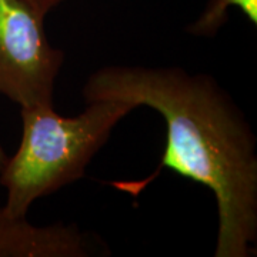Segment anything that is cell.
I'll list each match as a JSON object with an SVG mask.
<instances>
[{"label":"cell","mask_w":257,"mask_h":257,"mask_svg":"<svg viewBox=\"0 0 257 257\" xmlns=\"http://www.w3.org/2000/svg\"><path fill=\"white\" fill-rule=\"evenodd\" d=\"M86 101L147 106L166 121L159 167L142 182H116L138 196L162 169L209 187L217 204L216 257H247L257 241L256 136L243 111L211 76L182 67L104 66L83 86Z\"/></svg>","instance_id":"cell-1"},{"label":"cell","mask_w":257,"mask_h":257,"mask_svg":"<svg viewBox=\"0 0 257 257\" xmlns=\"http://www.w3.org/2000/svg\"><path fill=\"white\" fill-rule=\"evenodd\" d=\"M135 109L124 101L93 100L80 114L66 117L53 106L22 107L20 145L0 172L8 192L3 213L26 217L37 199L82 179L116 124Z\"/></svg>","instance_id":"cell-2"},{"label":"cell","mask_w":257,"mask_h":257,"mask_svg":"<svg viewBox=\"0 0 257 257\" xmlns=\"http://www.w3.org/2000/svg\"><path fill=\"white\" fill-rule=\"evenodd\" d=\"M45 18L28 0H0V94L20 107L53 106L64 55L49 42Z\"/></svg>","instance_id":"cell-3"},{"label":"cell","mask_w":257,"mask_h":257,"mask_svg":"<svg viewBox=\"0 0 257 257\" xmlns=\"http://www.w3.org/2000/svg\"><path fill=\"white\" fill-rule=\"evenodd\" d=\"M103 241L74 224L33 226L0 207V257H86L101 254Z\"/></svg>","instance_id":"cell-4"},{"label":"cell","mask_w":257,"mask_h":257,"mask_svg":"<svg viewBox=\"0 0 257 257\" xmlns=\"http://www.w3.org/2000/svg\"><path fill=\"white\" fill-rule=\"evenodd\" d=\"M230 8H237L241 10L250 20V23L256 26L257 0H210L199 19L187 28L189 33L199 37L214 36L226 23Z\"/></svg>","instance_id":"cell-5"},{"label":"cell","mask_w":257,"mask_h":257,"mask_svg":"<svg viewBox=\"0 0 257 257\" xmlns=\"http://www.w3.org/2000/svg\"><path fill=\"white\" fill-rule=\"evenodd\" d=\"M28 2L37 10V12H39V13H42V15L46 16L50 10L53 9V8H56L57 5H60L64 0H28Z\"/></svg>","instance_id":"cell-6"},{"label":"cell","mask_w":257,"mask_h":257,"mask_svg":"<svg viewBox=\"0 0 257 257\" xmlns=\"http://www.w3.org/2000/svg\"><path fill=\"white\" fill-rule=\"evenodd\" d=\"M6 162H8V155H6V152L3 150V147L0 145V172H2V169L5 167Z\"/></svg>","instance_id":"cell-7"}]
</instances>
